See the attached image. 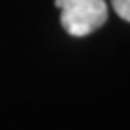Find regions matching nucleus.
<instances>
[{"label":"nucleus","instance_id":"obj_1","mask_svg":"<svg viewBox=\"0 0 130 130\" xmlns=\"http://www.w3.org/2000/svg\"><path fill=\"white\" fill-rule=\"evenodd\" d=\"M61 27L71 36H87L100 29L108 16L105 0H54Z\"/></svg>","mask_w":130,"mask_h":130},{"label":"nucleus","instance_id":"obj_2","mask_svg":"<svg viewBox=\"0 0 130 130\" xmlns=\"http://www.w3.org/2000/svg\"><path fill=\"white\" fill-rule=\"evenodd\" d=\"M110 4L119 18L130 22V0H110Z\"/></svg>","mask_w":130,"mask_h":130}]
</instances>
